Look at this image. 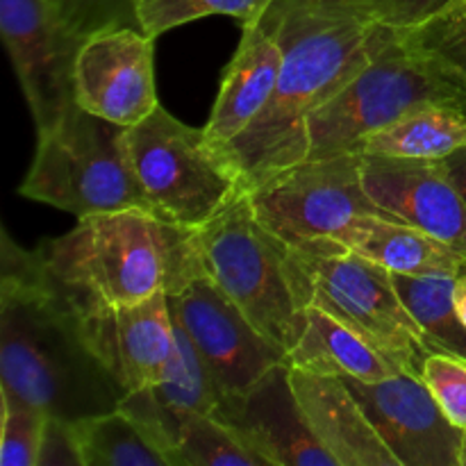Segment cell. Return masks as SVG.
<instances>
[{"label": "cell", "instance_id": "obj_16", "mask_svg": "<svg viewBox=\"0 0 466 466\" xmlns=\"http://www.w3.org/2000/svg\"><path fill=\"white\" fill-rule=\"evenodd\" d=\"M214 417L228 423L267 466H337L305 421L287 362L264 373L244 394L223 399Z\"/></svg>", "mask_w": 466, "mask_h": 466}, {"label": "cell", "instance_id": "obj_19", "mask_svg": "<svg viewBox=\"0 0 466 466\" xmlns=\"http://www.w3.org/2000/svg\"><path fill=\"white\" fill-rule=\"evenodd\" d=\"M353 253L380 264L390 273L421 276V273L466 271V255L451 248L437 237L382 214H362L330 237Z\"/></svg>", "mask_w": 466, "mask_h": 466}, {"label": "cell", "instance_id": "obj_25", "mask_svg": "<svg viewBox=\"0 0 466 466\" xmlns=\"http://www.w3.org/2000/svg\"><path fill=\"white\" fill-rule=\"evenodd\" d=\"M273 3L276 0H132L137 25L153 39L208 16H230L248 25L259 21Z\"/></svg>", "mask_w": 466, "mask_h": 466}, {"label": "cell", "instance_id": "obj_4", "mask_svg": "<svg viewBox=\"0 0 466 466\" xmlns=\"http://www.w3.org/2000/svg\"><path fill=\"white\" fill-rule=\"evenodd\" d=\"M200 253L209 280L246 319L289 353L308 323V305L289 246L255 217L248 194L198 228Z\"/></svg>", "mask_w": 466, "mask_h": 466}, {"label": "cell", "instance_id": "obj_13", "mask_svg": "<svg viewBox=\"0 0 466 466\" xmlns=\"http://www.w3.org/2000/svg\"><path fill=\"white\" fill-rule=\"evenodd\" d=\"M73 98L89 114L132 127L159 105L155 39L141 27H105L85 36L73 68Z\"/></svg>", "mask_w": 466, "mask_h": 466}, {"label": "cell", "instance_id": "obj_15", "mask_svg": "<svg viewBox=\"0 0 466 466\" xmlns=\"http://www.w3.org/2000/svg\"><path fill=\"white\" fill-rule=\"evenodd\" d=\"M362 182L387 217L466 255V198L444 159L362 155Z\"/></svg>", "mask_w": 466, "mask_h": 466}, {"label": "cell", "instance_id": "obj_23", "mask_svg": "<svg viewBox=\"0 0 466 466\" xmlns=\"http://www.w3.org/2000/svg\"><path fill=\"white\" fill-rule=\"evenodd\" d=\"M396 291L410 317L421 328L432 350L458 355L466 360V328L455 309L453 273H421L405 276L391 273Z\"/></svg>", "mask_w": 466, "mask_h": 466}, {"label": "cell", "instance_id": "obj_18", "mask_svg": "<svg viewBox=\"0 0 466 466\" xmlns=\"http://www.w3.org/2000/svg\"><path fill=\"white\" fill-rule=\"evenodd\" d=\"M282 48L276 35L259 21L241 25V41L223 71L217 100L205 123L209 144L223 148L244 135L276 94Z\"/></svg>", "mask_w": 466, "mask_h": 466}, {"label": "cell", "instance_id": "obj_21", "mask_svg": "<svg viewBox=\"0 0 466 466\" xmlns=\"http://www.w3.org/2000/svg\"><path fill=\"white\" fill-rule=\"evenodd\" d=\"M466 148V112L428 105L367 137L353 153L403 159H446Z\"/></svg>", "mask_w": 466, "mask_h": 466}, {"label": "cell", "instance_id": "obj_27", "mask_svg": "<svg viewBox=\"0 0 466 466\" xmlns=\"http://www.w3.org/2000/svg\"><path fill=\"white\" fill-rule=\"evenodd\" d=\"M3 399V440H0V464L36 466L41 440H44L48 412L21 399L7 387H0Z\"/></svg>", "mask_w": 466, "mask_h": 466}, {"label": "cell", "instance_id": "obj_12", "mask_svg": "<svg viewBox=\"0 0 466 466\" xmlns=\"http://www.w3.org/2000/svg\"><path fill=\"white\" fill-rule=\"evenodd\" d=\"M168 300L173 319L203 355L223 399L244 394L264 373L287 362V355L209 278H200Z\"/></svg>", "mask_w": 466, "mask_h": 466}, {"label": "cell", "instance_id": "obj_14", "mask_svg": "<svg viewBox=\"0 0 466 466\" xmlns=\"http://www.w3.org/2000/svg\"><path fill=\"white\" fill-rule=\"evenodd\" d=\"M344 382L400 466H460L464 431L449 421L421 378L399 373L380 382Z\"/></svg>", "mask_w": 466, "mask_h": 466}, {"label": "cell", "instance_id": "obj_26", "mask_svg": "<svg viewBox=\"0 0 466 466\" xmlns=\"http://www.w3.org/2000/svg\"><path fill=\"white\" fill-rule=\"evenodd\" d=\"M400 36L466 91V0Z\"/></svg>", "mask_w": 466, "mask_h": 466}, {"label": "cell", "instance_id": "obj_5", "mask_svg": "<svg viewBox=\"0 0 466 466\" xmlns=\"http://www.w3.org/2000/svg\"><path fill=\"white\" fill-rule=\"evenodd\" d=\"M126 126L105 121L73 103L57 121L36 132V148L18 194L76 218L118 209H148L132 171Z\"/></svg>", "mask_w": 466, "mask_h": 466}, {"label": "cell", "instance_id": "obj_17", "mask_svg": "<svg viewBox=\"0 0 466 466\" xmlns=\"http://www.w3.org/2000/svg\"><path fill=\"white\" fill-rule=\"evenodd\" d=\"M303 417L337 466H400L341 378L289 367Z\"/></svg>", "mask_w": 466, "mask_h": 466}, {"label": "cell", "instance_id": "obj_11", "mask_svg": "<svg viewBox=\"0 0 466 466\" xmlns=\"http://www.w3.org/2000/svg\"><path fill=\"white\" fill-rule=\"evenodd\" d=\"M0 35L36 132L73 103V68L82 39L59 23L48 0H0Z\"/></svg>", "mask_w": 466, "mask_h": 466}, {"label": "cell", "instance_id": "obj_33", "mask_svg": "<svg viewBox=\"0 0 466 466\" xmlns=\"http://www.w3.org/2000/svg\"><path fill=\"white\" fill-rule=\"evenodd\" d=\"M453 299H455V309H458V314H460V321H462L466 328V271L460 273V276L455 278Z\"/></svg>", "mask_w": 466, "mask_h": 466}, {"label": "cell", "instance_id": "obj_9", "mask_svg": "<svg viewBox=\"0 0 466 466\" xmlns=\"http://www.w3.org/2000/svg\"><path fill=\"white\" fill-rule=\"evenodd\" d=\"M248 198L259 223L289 248L330 239L362 214L387 217L364 189L360 153L305 159L250 189Z\"/></svg>", "mask_w": 466, "mask_h": 466}, {"label": "cell", "instance_id": "obj_24", "mask_svg": "<svg viewBox=\"0 0 466 466\" xmlns=\"http://www.w3.org/2000/svg\"><path fill=\"white\" fill-rule=\"evenodd\" d=\"M171 466H267V462L218 417L185 412L177 426Z\"/></svg>", "mask_w": 466, "mask_h": 466}, {"label": "cell", "instance_id": "obj_30", "mask_svg": "<svg viewBox=\"0 0 466 466\" xmlns=\"http://www.w3.org/2000/svg\"><path fill=\"white\" fill-rule=\"evenodd\" d=\"M382 27L408 32L441 16L464 0H344Z\"/></svg>", "mask_w": 466, "mask_h": 466}, {"label": "cell", "instance_id": "obj_31", "mask_svg": "<svg viewBox=\"0 0 466 466\" xmlns=\"http://www.w3.org/2000/svg\"><path fill=\"white\" fill-rule=\"evenodd\" d=\"M36 466H82L73 419L48 414Z\"/></svg>", "mask_w": 466, "mask_h": 466}, {"label": "cell", "instance_id": "obj_32", "mask_svg": "<svg viewBox=\"0 0 466 466\" xmlns=\"http://www.w3.org/2000/svg\"><path fill=\"white\" fill-rule=\"evenodd\" d=\"M444 162H446V167H449L451 176H453L455 185L460 187V191H462L464 198H466V148L458 150V153H453V155H449Z\"/></svg>", "mask_w": 466, "mask_h": 466}, {"label": "cell", "instance_id": "obj_10", "mask_svg": "<svg viewBox=\"0 0 466 466\" xmlns=\"http://www.w3.org/2000/svg\"><path fill=\"white\" fill-rule=\"evenodd\" d=\"M73 312L82 341L123 396L162 380L176 346V319L167 294Z\"/></svg>", "mask_w": 466, "mask_h": 466}, {"label": "cell", "instance_id": "obj_29", "mask_svg": "<svg viewBox=\"0 0 466 466\" xmlns=\"http://www.w3.org/2000/svg\"><path fill=\"white\" fill-rule=\"evenodd\" d=\"M59 23L71 35L85 36L105 27L137 25L132 0H48Z\"/></svg>", "mask_w": 466, "mask_h": 466}, {"label": "cell", "instance_id": "obj_20", "mask_svg": "<svg viewBox=\"0 0 466 466\" xmlns=\"http://www.w3.org/2000/svg\"><path fill=\"white\" fill-rule=\"evenodd\" d=\"M287 364L360 382H380L405 373L339 319L312 305L308 308V323L299 344L287 353Z\"/></svg>", "mask_w": 466, "mask_h": 466}, {"label": "cell", "instance_id": "obj_6", "mask_svg": "<svg viewBox=\"0 0 466 466\" xmlns=\"http://www.w3.org/2000/svg\"><path fill=\"white\" fill-rule=\"evenodd\" d=\"M428 105L466 112V91L400 32H390L371 62L309 114L308 159L353 153L367 137Z\"/></svg>", "mask_w": 466, "mask_h": 466}, {"label": "cell", "instance_id": "obj_2", "mask_svg": "<svg viewBox=\"0 0 466 466\" xmlns=\"http://www.w3.org/2000/svg\"><path fill=\"white\" fill-rule=\"evenodd\" d=\"M0 268V387L64 419L116 408L123 391L85 346L36 248H21L3 230Z\"/></svg>", "mask_w": 466, "mask_h": 466}, {"label": "cell", "instance_id": "obj_3", "mask_svg": "<svg viewBox=\"0 0 466 466\" xmlns=\"http://www.w3.org/2000/svg\"><path fill=\"white\" fill-rule=\"evenodd\" d=\"M36 253L73 308L176 296L208 278L198 228L139 208L77 218L73 230L46 239Z\"/></svg>", "mask_w": 466, "mask_h": 466}, {"label": "cell", "instance_id": "obj_1", "mask_svg": "<svg viewBox=\"0 0 466 466\" xmlns=\"http://www.w3.org/2000/svg\"><path fill=\"white\" fill-rule=\"evenodd\" d=\"M282 48L276 94L221 155L246 189L308 159L309 114L353 80L390 36L344 0H276L262 16Z\"/></svg>", "mask_w": 466, "mask_h": 466}, {"label": "cell", "instance_id": "obj_8", "mask_svg": "<svg viewBox=\"0 0 466 466\" xmlns=\"http://www.w3.org/2000/svg\"><path fill=\"white\" fill-rule=\"evenodd\" d=\"M127 157L150 209L173 223L203 228L248 194L237 168L203 127H194L157 105L126 132Z\"/></svg>", "mask_w": 466, "mask_h": 466}, {"label": "cell", "instance_id": "obj_34", "mask_svg": "<svg viewBox=\"0 0 466 466\" xmlns=\"http://www.w3.org/2000/svg\"><path fill=\"white\" fill-rule=\"evenodd\" d=\"M460 466H466V431L462 432V449H460Z\"/></svg>", "mask_w": 466, "mask_h": 466}, {"label": "cell", "instance_id": "obj_7", "mask_svg": "<svg viewBox=\"0 0 466 466\" xmlns=\"http://www.w3.org/2000/svg\"><path fill=\"white\" fill-rule=\"evenodd\" d=\"M305 305L323 309L376 346L400 371L417 376L431 344L410 317L394 278L335 239L289 248Z\"/></svg>", "mask_w": 466, "mask_h": 466}, {"label": "cell", "instance_id": "obj_22", "mask_svg": "<svg viewBox=\"0 0 466 466\" xmlns=\"http://www.w3.org/2000/svg\"><path fill=\"white\" fill-rule=\"evenodd\" d=\"M82 466H168L148 431L123 408L73 419Z\"/></svg>", "mask_w": 466, "mask_h": 466}, {"label": "cell", "instance_id": "obj_28", "mask_svg": "<svg viewBox=\"0 0 466 466\" xmlns=\"http://www.w3.org/2000/svg\"><path fill=\"white\" fill-rule=\"evenodd\" d=\"M419 378L435 396L449 421L466 431V360L432 350L423 360Z\"/></svg>", "mask_w": 466, "mask_h": 466}]
</instances>
